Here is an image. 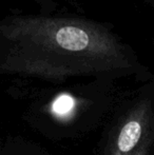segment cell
I'll return each instance as SVG.
<instances>
[{
  "instance_id": "obj_1",
  "label": "cell",
  "mask_w": 154,
  "mask_h": 155,
  "mask_svg": "<svg viewBox=\"0 0 154 155\" xmlns=\"http://www.w3.org/2000/svg\"><path fill=\"white\" fill-rule=\"evenodd\" d=\"M133 51L92 21L13 16L0 20V74L64 81L135 71Z\"/></svg>"
},
{
  "instance_id": "obj_2",
  "label": "cell",
  "mask_w": 154,
  "mask_h": 155,
  "mask_svg": "<svg viewBox=\"0 0 154 155\" xmlns=\"http://www.w3.org/2000/svg\"><path fill=\"white\" fill-rule=\"evenodd\" d=\"M153 147L154 101L143 96L133 100L117 116L103 155H152Z\"/></svg>"
},
{
  "instance_id": "obj_3",
  "label": "cell",
  "mask_w": 154,
  "mask_h": 155,
  "mask_svg": "<svg viewBox=\"0 0 154 155\" xmlns=\"http://www.w3.org/2000/svg\"><path fill=\"white\" fill-rule=\"evenodd\" d=\"M75 100L71 96L68 95H61L55 99L53 104V110L54 113L57 115H64L71 111V109L74 107Z\"/></svg>"
},
{
  "instance_id": "obj_4",
  "label": "cell",
  "mask_w": 154,
  "mask_h": 155,
  "mask_svg": "<svg viewBox=\"0 0 154 155\" xmlns=\"http://www.w3.org/2000/svg\"><path fill=\"white\" fill-rule=\"evenodd\" d=\"M0 155H18V154L14 151H13L12 153H10V151H8V149H1L0 150Z\"/></svg>"
}]
</instances>
